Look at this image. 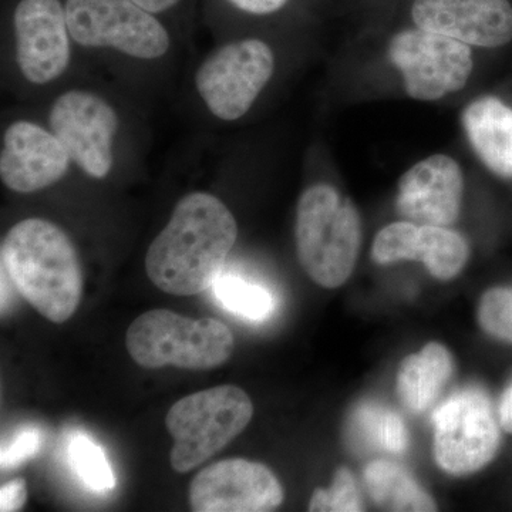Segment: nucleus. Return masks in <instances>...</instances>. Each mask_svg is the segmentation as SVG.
Instances as JSON below:
<instances>
[{
    "label": "nucleus",
    "mask_w": 512,
    "mask_h": 512,
    "mask_svg": "<svg viewBox=\"0 0 512 512\" xmlns=\"http://www.w3.org/2000/svg\"><path fill=\"white\" fill-rule=\"evenodd\" d=\"M275 72L271 47L258 39L239 40L212 52L195 74V87L217 119L244 117Z\"/></svg>",
    "instance_id": "8"
},
{
    "label": "nucleus",
    "mask_w": 512,
    "mask_h": 512,
    "mask_svg": "<svg viewBox=\"0 0 512 512\" xmlns=\"http://www.w3.org/2000/svg\"><path fill=\"white\" fill-rule=\"evenodd\" d=\"M389 57L414 100L434 101L464 89L473 72L466 43L424 29L403 30L390 40Z\"/></svg>",
    "instance_id": "9"
},
{
    "label": "nucleus",
    "mask_w": 512,
    "mask_h": 512,
    "mask_svg": "<svg viewBox=\"0 0 512 512\" xmlns=\"http://www.w3.org/2000/svg\"><path fill=\"white\" fill-rule=\"evenodd\" d=\"M28 501V487L23 478L9 481L0 488V511L12 512L22 510Z\"/></svg>",
    "instance_id": "26"
},
{
    "label": "nucleus",
    "mask_w": 512,
    "mask_h": 512,
    "mask_svg": "<svg viewBox=\"0 0 512 512\" xmlns=\"http://www.w3.org/2000/svg\"><path fill=\"white\" fill-rule=\"evenodd\" d=\"M16 60L26 80L47 84L70 63L69 26L59 0H20L13 16Z\"/></svg>",
    "instance_id": "12"
},
{
    "label": "nucleus",
    "mask_w": 512,
    "mask_h": 512,
    "mask_svg": "<svg viewBox=\"0 0 512 512\" xmlns=\"http://www.w3.org/2000/svg\"><path fill=\"white\" fill-rule=\"evenodd\" d=\"M295 238L299 264L309 278L322 288H339L352 275L359 256V212L332 185H312L299 198Z\"/></svg>",
    "instance_id": "3"
},
{
    "label": "nucleus",
    "mask_w": 512,
    "mask_h": 512,
    "mask_svg": "<svg viewBox=\"0 0 512 512\" xmlns=\"http://www.w3.org/2000/svg\"><path fill=\"white\" fill-rule=\"evenodd\" d=\"M434 457L451 476L477 473L490 464L501 443L500 421L490 397L467 387L434 413Z\"/></svg>",
    "instance_id": "6"
},
{
    "label": "nucleus",
    "mask_w": 512,
    "mask_h": 512,
    "mask_svg": "<svg viewBox=\"0 0 512 512\" xmlns=\"http://www.w3.org/2000/svg\"><path fill=\"white\" fill-rule=\"evenodd\" d=\"M212 286L221 305L242 318L259 322L274 312V296L262 286L229 275H218Z\"/></svg>",
    "instance_id": "21"
},
{
    "label": "nucleus",
    "mask_w": 512,
    "mask_h": 512,
    "mask_svg": "<svg viewBox=\"0 0 512 512\" xmlns=\"http://www.w3.org/2000/svg\"><path fill=\"white\" fill-rule=\"evenodd\" d=\"M72 163L59 138L32 121H16L3 134L0 178L9 190H45L62 180Z\"/></svg>",
    "instance_id": "13"
},
{
    "label": "nucleus",
    "mask_w": 512,
    "mask_h": 512,
    "mask_svg": "<svg viewBox=\"0 0 512 512\" xmlns=\"http://www.w3.org/2000/svg\"><path fill=\"white\" fill-rule=\"evenodd\" d=\"M254 416V404L234 384L185 396L168 410L165 427L174 440L171 466L188 473L239 436Z\"/></svg>",
    "instance_id": "5"
},
{
    "label": "nucleus",
    "mask_w": 512,
    "mask_h": 512,
    "mask_svg": "<svg viewBox=\"0 0 512 512\" xmlns=\"http://www.w3.org/2000/svg\"><path fill=\"white\" fill-rule=\"evenodd\" d=\"M42 446V434L37 429H25L16 434L8 446L2 448V470L19 466L23 461L35 456Z\"/></svg>",
    "instance_id": "25"
},
{
    "label": "nucleus",
    "mask_w": 512,
    "mask_h": 512,
    "mask_svg": "<svg viewBox=\"0 0 512 512\" xmlns=\"http://www.w3.org/2000/svg\"><path fill=\"white\" fill-rule=\"evenodd\" d=\"M238 225L227 205L208 192H191L151 242L146 272L158 289L175 296L204 292L234 248Z\"/></svg>",
    "instance_id": "1"
},
{
    "label": "nucleus",
    "mask_w": 512,
    "mask_h": 512,
    "mask_svg": "<svg viewBox=\"0 0 512 512\" xmlns=\"http://www.w3.org/2000/svg\"><path fill=\"white\" fill-rule=\"evenodd\" d=\"M2 276L50 322L74 315L83 296V269L69 235L53 222L29 218L9 229L0 247Z\"/></svg>",
    "instance_id": "2"
},
{
    "label": "nucleus",
    "mask_w": 512,
    "mask_h": 512,
    "mask_svg": "<svg viewBox=\"0 0 512 512\" xmlns=\"http://www.w3.org/2000/svg\"><path fill=\"white\" fill-rule=\"evenodd\" d=\"M352 433L362 446L402 454L409 447V431L399 414L376 403H363L352 417Z\"/></svg>",
    "instance_id": "20"
},
{
    "label": "nucleus",
    "mask_w": 512,
    "mask_h": 512,
    "mask_svg": "<svg viewBox=\"0 0 512 512\" xmlns=\"http://www.w3.org/2000/svg\"><path fill=\"white\" fill-rule=\"evenodd\" d=\"M453 373L451 353L446 346L431 342L403 360L397 373V394L410 412H426L437 402Z\"/></svg>",
    "instance_id": "18"
},
{
    "label": "nucleus",
    "mask_w": 512,
    "mask_h": 512,
    "mask_svg": "<svg viewBox=\"0 0 512 512\" xmlns=\"http://www.w3.org/2000/svg\"><path fill=\"white\" fill-rule=\"evenodd\" d=\"M67 26L77 45L106 47L141 60L170 49V36L154 13L133 0H67Z\"/></svg>",
    "instance_id": "7"
},
{
    "label": "nucleus",
    "mask_w": 512,
    "mask_h": 512,
    "mask_svg": "<svg viewBox=\"0 0 512 512\" xmlns=\"http://www.w3.org/2000/svg\"><path fill=\"white\" fill-rule=\"evenodd\" d=\"M370 498L389 511H437V504L402 466L377 460L365 470Z\"/></svg>",
    "instance_id": "19"
},
{
    "label": "nucleus",
    "mask_w": 512,
    "mask_h": 512,
    "mask_svg": "<svg viewBox=\"0 0 512 512\" xmlns=\"http://www.w3.org/2000/svg\"><path fill=\"white\" fill-rule=\"evenodd\" d=\"M141 8L151 13H160L173 8L180 0H133Z\"/></svg>",
    "instance_id": "29"
},
{
    "label": "nucleus",
    "mask_w": 512,
    "mask_h": 512,
    "mask_svg": "<svg viewBox=\"0 0 512 512\" xmlns=\"http://www.w3.org/2000/svg\"><path fill=\"white\" fill-rule=\"evenodd\" d=\"M70 461L77 476L93 491H109L116 484L106 454L84 434H76L70 441Z\"/></svg>",
    "instance_id": "22"
},
{
    "label": "nucleus",
    "mask_w": 512,
    "mask_h": 512,
    "mask_svg": "<svg viewBox=\"0 0 512 512\" xmlns=\"http://www.w3.org/2000/svg\"><path fill=\"white\" fill-rule=\"evenodd\" d=\"M282 484L268 467L245 458L218 461L201 470L190 485L195 512H266L284 503Z\"/></svg>",
    "instance_id": "11"
},
{
    "label": "nucleus",
    "mask_w": 512,
    "mask_h": 512,
    "mask_svg": "<svg viewBox=\"0 0 512 512\" xmlns=\"http://www.w3.org/2000/svg\"><path fill=\"white\" fill-rule=\"evenodd\" d=\"M235 8L252 15H269L284 8L288 0H229Z\"/></svg>",
    "instance_id": "27"
},
{
    "label": "nucleus",
    "mask_w": 512,
    "mask_h": 512,
    "mask_svg": "<svg viewBox=\"0 0 512 512\" xmlns=\"http://www.w3.org/2000/svg\"><path fill=\"white\" fill-rule=\"evenodd\" d=\"M498 421L505 431L512 434V382L508 384L501 396L498 406Z\"/></svg>",
    "instance_id": "28"
},
{
    "label": "nucleus",
    "mask_w": 512,
    "mask_h": 512,
    "mask_svg": "<svg viewBox=\"0 0 512 512\" xmlns=\"http://www.w3.org/2000/svg\"><path fill=\"white\" fill-rule=\"evenodd\" d=\"M126 345L131 359L146 369L211 370L228 362L235 339L220 320L191 319L168 309H154L131 323Z\"/></svg>",
    "instance_id": "4"
},
{
    "label": "nucleus",
    "mask_w": 512,
    "mask_h": 512,
    "mask_svg": "<svg viewBox=\"0 0 512 512\" xmlns=\"http://www.w3.org/2000/svg\"><path fill=\"white\" fill-rule=\"evenodd\" d=\"M363 510L365 508H363L359 487H357L352 471L346 467L336 471L328 490L318 488L309 503V511L312 512H359Z\"/></svg>",
    "instance_id": "23"
},
{
    "label": "nucleus",
    "mask_w": 512,
    "mask_h": 512,
    "mask_svg": "<svg viewBox=\"0 0 512 512\" xmlns=\"http://www.w3.org/2000/svg\"><path fill=\"white\" fill-rule=\"evenodd\" d=\"M49 124L84 173L97 180L110 174L119 116L106 100L83 90L66 92L53 103Z\"/></svg>",
    "instance_id": "10"
},
{
    "label": "nucleus",
    "mask_w": 512,
    "mask_h": 512,
    "mask_svg": "<svg viewBox=\"0 0 512 512\" xmlns=\"http://www.w3.org/2000/svg\"><path fill=\"white\" fill-rule=\"evenodd\" d=\"M463 126L471 147L498 177L512 178V109L497 97L468 104Z\"/></svg>",
    "instance_id": "17"
},
{
    "label": "nucleus",
    "mask_w": 512,
    "mask_h": 512,
    "mask_svg": "<svg viewBox=\"0 0 512 512\" xmlns=\"http://www.w3.org/2000/svg\"><path fill=\"white\" fill-rule=\"evenodd\" d=\"M417 28L439 33L468 46L500 47L512 40L508 0H414Z\"/></svg>",
    "instance_id": "14"
},
{
    "label": "nucleus",
    "mask_w": 512,
    "mask_h": 512,
    "mask_svg": "<svg viewBox=\"0 0 512 512\" xmlns=\"http://www.w3.org/2000/svg\"><path fill=\"white\" fill-rule=\"evenodd\" d=\"M373 259L380 265L420 261L434 278H456L468 261L470 248L464 237L448 227L393 222L376 235Z\"/></svg>",
    "instance_id": "16"
},
{
    "label": "nucleus",
    "mask_w": 512,
    "mask_h": 512,
    "mask_svg": "<svg viewBox=\"0 0 512 512\" xmlns=\"http://www.w3.org/2000/svg\"><path fill=\"white\" fill-rule=\"evenodd\" d=\"M478 320L488 335L512 343V289L485 292L478 306Z\"/></svg>",
    "instance_id": "24"
},
{
    "label": "nucleus",
    "mask_w": 512,
    "mask_h": 512,
    "mask_svg": "<svg viewBox=\"0 0 512 512\" xmlns=\"http://www.w3.org/2000/svg\"><path fill=\"white\" fill-rule=\"evenodd\" d=\"M464 194V175L451 157L436 154L414 164L399 181L396 207L404 220L450 227L457 221Z\"/></svg>",
    "instance_id": "15"
}]
</instances>
